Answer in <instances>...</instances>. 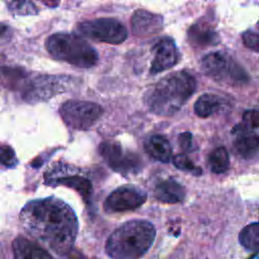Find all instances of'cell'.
<instances>
[{
    "label": "cell",
    "mask_w": 259,
    "mask_h": 259,
    "mask_svg": "<svg viewBox=\"0 0 259 259\" xmlns=\"http://www.w3.org/2000/svg\"><path fill=\"white\" fill-rule=\"evenodd\" d=\"M24 232L58 256L71 252L78 233V220L65 201L54 197L27 202L19 213Z\"/></svg>",
    "instance_id": "cell-1"
},
{
    "label": "cell",
    "mask_w": 259,
    "mask_h": 259,
    "mask_svg": "<svg viewBox=\"0 0 259 259\" xmlns=\"http://www.w3.org/2000/svg\"><path fill=\"white\" fill-rule=\"evenodd\" d=\"M195 88L196 81L190 73L174 72L150 87L144 95V101L153 113L172 115L191 97Z\"/></svg>",
    "instance_id": "cell-2"
},
{
    "label": "cell",
    "mask_w": 259,
    "mask_h": 259,
    "mask_svg": "<svg viewBox=\"0 0 259 259\" xmlns=\"http://www.w3.org/2000/svg\"><path fill=\"white\" fill-rule=\"evenodd\" d=\"M155 237L156 230L150 222L130 221L117 228L108 237L105 252L111 258H139L151 248Z\"/></svg>",
    "instance_id": "cell-3"
},
{
    "label": "cell",
    "mask_w": 259,
    "mask_h": 259,
    "mask_svg": "<svg viewBox=\"0 0 259 259\" xmlns=\"http://www.w3.org/2000/svg\"><path fill=\"white\" fill-rule=\"evenodd\" d=\"M46 48L54 59L80 68L93 67L98 61L95 49L75 33H54L47 38Z\"/></svg>",
    "instance_id": "cell-4"
},
{
    "label": "cell",
    "mask_w": 259,
    "mask_h": 259,
    "mask_svg": "<svg viewBox=\"0 0 259 259\" xmlns=\"http://www.w3.org/2000/svg\"><path fill=\"white\" fill-rule=\"evenodd\" d=\"M200 68L207 77L215 82L237 85L244 84L249 80L245 70L232 57L223 52H212L204 56Z\"/></svg>",
    "instance_id": "cell-5"
},
{
    "label": "cell",
    "mask_w": 259,
    "mask_h": 259,
    "mask_svg": "<svg viewBox=\"0 0 259 259\" xmlns=\"http://www.w3.org/2000/svg\"><path fill=\"white\" fill-rule=\"evenodd\" d=\"M72 78L68 76L37 75L30 79H25L22 84V98L29 103L45 101L51 97L65 92Z\"/></svg>",
    "instance_id": "cell-6"
},
{
    "label": "cell",
    "mask_w": 259,
    "mask_h": 259,
    "mask_svg": "<svg viewBox=\"0 0 259 259\" xmlns=\"http://www.w3.org/2000/svg\"><path fill=\"white\" fill-rule=\"evenodd\" d=\"M77 29L88 38L111 45H119L127 36L125 26L119 20L108 17L82 21L78 23Z\"/></svg>",
    "instance_id": "cell-7"
},
{
    "label": "cell",
    "mask_w": 259,
    "mask_h": 259,
    "mask_svg": "<svg viewBox=\"0 0 259 259\" xmlns=\"http://www.w3.org/2000/svg\"><path fill=\"white\" fill-rule=\"evenodd\" d=\"M100 105L90 101L69 100L60 108L64 122L73 130L84 131L91 127L102 115Z\"/></svg>",
    "instance_id": "cell-8"
},
{
    "label": "cell",
    "mask_w": 259,
    "mask_h": 259,
    "mask_svg": "<svg viewBox=\"0 0 259 259\" xmlns=\"http://www.w3.org/2000/svg\"><path fill=\"white\" fill-rule=\"evenodd\" d=\"M81 170L63 163H57L45 174L47 185H65L75 189L86 201H89L92 193L90 180L81 174Z\"/></svg>",
    "instance_id": "cell-9"
},
{
    "label": "cell",
    "mask_w": 259,
    "mask_h": 259,
    "mask_svg": "<svg viewBox=\"0 0 259 259\" xmlns=\"http://www.w3.org/2000/svg\"><path fill=\"white\" fill-rule=\"evenodd\" d=\"M99 153L112 170L122 175L138 173L142 169V159L135 153L124 151L115 142L106 141L101 143Z\"/></svg>",
    "instance_id": "cell-10"
},
{
    "label": "cell",
    "mask_w": 259,
    "mask_h": 259,
    "mask_svg": "<svg viewBox=\"0 0 259 259\" xmlns=\"http://www.w3.org/2000/svg\"><path fill=\"white\" fill-rule=\"evenodd\" d=\"M147 199V193L136 186H121L112 191L104 201L106 212H117L136 209Z\"/></svg>",
    "instance_id": "cell-11"
},
{
    "label": "cell",
    "mask_w": 259,
    "mask_h": 259,
    "mask_svg": "<svg viewBox=\"0 0 259 259\" xmlns=\"http://www.w3.org/2000/svg\"><path fill=\"white\" fill-rule=\"evenodd\" d=\"M154 58L151 63L150 72L157 74L174 67L179 61V51L173 38L162 37L153 48Z\"/></svg>",
    "instance_id": "cell-12"
},
{
    "label": "cell",
    "mask_w": 259,
    "mask_h": 259,
    "mask_svg": "<svg viewBox=\"0 0 259 259\" xmlns=\"http://www.w3.org/2000/svg\"><path fill=\"white\" fill-rule=\"evenodd\" d=\"M131 25L134 34L140 37H147L162 30L163 17L145 9H138L132 16Z\"/></svg>",
    "instance_id": "cell-13"
},
{
    "label": "cell",
    "mask_w": 259,
    "mask_h": 259,
    "mask_svg": "<svg viewBox=\"0 0 259 259\" xmlns=\"http://www.w3.org/2000/svg\"><path fill=\"white\" fill-rule=\"evenodd\" d=\"M234 149L238 155L244 159H250L254 157L259 151V136L256 135L253 130L246 127L243 123L236 126Z\"/></svg>",
    "instance_id": "cell-14"
},
{
    "label": "cell",
    "mask_w": 259,
    "mask_h": 259,
    "mask_svg": "<svg viewBox=\"0 0 259 259\" xmlns=\"http://www.w3.org/2000/svg\"><path fill=\"white\" fill-rule=\"evenodd\" d=\"M185 188L176 180L169 178L159 182L155 189V197L166 203H178L184 200L185 198Z\"/></svg>",
    "instance_id": "cell-15"
},
{
    "label": "cell",
    "mask_w": 259,
    "mask_h": 259,
    "mask_svg": "<svg viewBox=\"0 0 259 259\" xmlns=\"http://www.w3.org/2000/svg\"><path fill=\"white\" fill-rule=\"evenodd\" d=\"M188 40L193 47L205 48L214 46L219 41V35L210 24L200 21L193 24L188 30Z\"/></svg>",
    "instance_id": "cell-16"
},
{
    "label": "cell",
    "mask_w": 259,
    "mask_h": 259,
    "mask_svg": "<svg viewBox=\"0 0 259 259\" xmlns=\"http://www.w3.org/2000/svg\"><path fill=\"white\" fill-rule=\"evenodd\" d=\"M146 152L155 160L168 163L172 156V148L168 140L161 135H153L145 142Z\"/></svg>",
    "instance_id": "cell-17"
},
{
    "label": "cell",
    "mask_w": 259,
    "mask_h": 259,
    "mask_svg": "<svg viewBox=\"0 0 259 259\" xmlns=\"http://www.w3.org/2000/svg\"><path fill=\"white\" fill-rule=\"evenodd\" d=\"M12 249L15 258H52V254L41 248L38 244L21 236L13 241Z\"/></svg>",
    "instance_id": "cell-18"
},
{
    "label": "cell",
    "mask_w": 259,
    "mask_h": 259,
    "mask_svg": "<svg viewBox=\"0 0 259 259\" xmlns=\"http://www.w3.org/2000/svg\"><path fill=\"white\" fill-rule=\"evenodd\" d=\"M225 104L224 99L213 93H204L200 95L194 103V112L197 116L205 118L218 112Z\"/></svg>",
    "instance_id": "cell-19"
},
{
    "label": "cell",
    "mask_w": 259,
    "mask_h": 259,
    "mask_svg": "<svg viewBox=\"0 0 259 259\" xmlns=\"http://www.w3.org/2000/svg\"><path fill=\"white\" fill-rule=\"evenodd\" d=\"M239 242L247 250L259 251V223H252L243 228L239 234Z\"/></svg>",
    "instance_id": "cell-20"
},
{
    "label": "cell",
    "mask_w": 259,
    "mask_h": 259,
    "mask_svg": "<svg viewBox=\"0 0 259 259\" xmlns=\"http://www.w3.org/2000/svg\"><path fill=\"white\" fill-rule=\"evenodd\" d=\"M208 166L211 172L221 174L226 172L230 166V158L224 147L215 148L208 156Z\"/></svg>",
    "instance_id": "cell-21"
},
{
    "label": "cell",
    "mask_w": 259,
    "mask_h": 259,
    "mask_svg": "<svg viewBox=\"0 0 259 259\" xmlns=\"http://www.w3.org/2000/svg\"><path fill=\"white\" fill-rule=\"evenodd\" d=\"M7 8L16 15H34L37 8L32 0H4Z\"/></svg>",
    "instance_id": "cell-22"
},
{
    "label": "cell",
    "mask_w": 259,
    "mask_h": 259,
    "mask_svg": "<svg viewBox=\"0 0 259 259\" xmlns=\"http://www.w3.org/2000/svg\"><path fill=\"white\" fill-rule=\"evenodd\" d=\"M173 164L176 168L182 170V171H187L192 175L199 176L202 173V170L197 167L193 162L184 154H179L173 157Z\"/></svg>",
    "instance_id": "cell-23"
},
{
    "label": "cell",
    "mask_w": 259,
    "mask_h": 259,
    "mask_svg": "<svg viewBox=\"0 0 259 259\" xmlns=\"http://www.w3.org/2000/svg\"><path fill=\"white\" fill-rule=\"evenodd\" d=\"M17 158L13 149L9 146H0V165L12 168L17 165Z\"/></svg>",
    "instance_id": "cell-24"
},
{
    "label": "cell",
    "mask_w": 259,
    "mask_h": 259,
    "mask_svg": "<svg viewBox=\"0 0 259 259\" xmlns=\"http://www.w3.org/2000/svg\"><path fill=\"white\" fill-rule=\"evenodd\" d=\"M242 40L248 49L259 52V31H245L242 35Z\"/></svg>",
    "instance_id": "cell-25"
},
{
    "label": "cell",
    "mask_w": 259,
    "mask_h": 259,
    "mask_svg": "<svg viewBox=\"0 0 259 259\" xmlns=\"http://www.w3.org/2000/svg\"><path fill=\"white\" fill-rule=\"evenodd\" d=\"M243 124L251 130L259 127V110L250 109L243 114Z\"/></svg>",
    "instance_id": "cell-26"
},
{
    "label": "cell",
    "mask_w": 259,
    "mask_h": 259,
    "mask_svg": "<svg viewBox=\"0 0 259 259\" xmlns=\"http://www.w3.org/2000/svg\"><path fill=\"white\" fill-rule=\"evenodd\" d=\"M179 145L184 151H190L192 149V136L190 133H182L178 137Z\"/></svg>",
    "instance_id": "cell-27"
},
{
    "label": "cell",
    "mask_w": 259,
    "mask_h": 259,
    "mask_svg": "<svg viewBox=\"0 0 259 259\" xmlns=\"http://www.w3.org/2000/svg\"><path fill=\"white\" fill-rule=\"evenodd\" d=\"M11 36H12L11 27L8 26L7 24L0 23V46L9 41Z\"/></svg>",
    "instance_id": "cell-28"
},
{
    "label": "cell",
    "mask_w": 259,
    "mask_h": 259,
    "mask_svg": "<svg viewBox=\"0 0 259 259\" xmlns=\"http://www.w3.org/2000/svg\"><path fill=\"white\" fill-rule=\"evenodd\" d=\"M39 1L45 3L49 7H56L60 3V0H39Z\"/></svg>",
    "instance_id": "cell-29"
},
{
    "label": "cell",
    "mask_w": 259,
    "mask_h": 259,
    "mask_svg": "<svg viewBox=\"0 0 259 259\" xmlns=\"http://www.w3.org/2000/svg\"><path fill=\"white\" fill-rule=\"evenodd\" d=\"M257 256H258V257H259V254H258V255H257Z\"/></svg>",
    "instance_id": "cell-30"
}]
</instances>
